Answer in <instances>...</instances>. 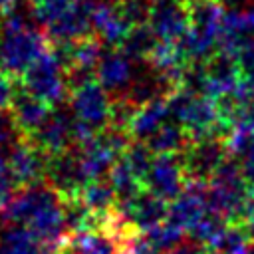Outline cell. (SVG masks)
Here are the masks:
<instances>
[{
    "label": "cell",
    "instance_id": "obj_1",
    "mask_svg": "<svg viewBox=\"0 0 254 254\" xmlns=\"http://www.w3.org/2000/svg\"><path fill=\"white\" fill-rule=\"evenodd\" d=\"M250 185L236 157H226L208 181V208L228 224H242Z\"/></svg>",
    "mask_w": 254,
    "mask_h": 254
},
{
    "label": "cell",
    "instance_id": "obj_2",
    "mask_svg": "<svg viewBox=\"0 0 254 254\" xmlns=\"http://www.w3.org/2000/svg\"><path fill=\"white\" fill-rule=\"evenodd\" d=\"M169 111L179 125L189 133L190 141L220 133V117L216 99L200 93H189L185 89H173L167 95ZM224 139V137H222Z\"/></svg>",
    "mask_w": 254,
    "mask_h": 254
},
{
    "label": "cell",
    "instance_id": "obj_3",
    "mask_svg": "<svg viewBox=\"0 0 254 254\" xmlns=\"http://www.w3.org/2000/svg\"><path fill=\"white\" fill-rule=\"evenodd\" d=\"M52 42L48 40L46 32H38L34 28H24L18 32H2L0 38V67L16 75L18 79L22 73L32 67L48 50Z\"/></svg>",
    "mask_w": 254,
    "mask_h": 254
},
{
    "label": "cell",
    "instance_id": "obj_4",
    "mask_svg": "<svg viewBox=\"0 0 254 254\" xmlns=\"http://www.w3.org/2000/svg\"><path fill=\"white\" fill-rule=\"evenodd\" d=\"M18 81L24 89L54 107H58L64 99H69V83L65 77V69L52 48L32 67H28Z\"/></svg>",
    "mask_w": 254,
    "mask_h": 254
},
{
    "label": "cell",
    "instance_id": "obj_5",
    "mask_svg": "<svg viewBox=\"0 0 254 254\" xmlns=\"http://www.w3.org/2000/svg\"><path fill=\"white\" fill-rule=\"evenodd\" d=\"M69 105L77 119L89 123L93 129L103 131L109 125L111 99L107 89L97 77H91L69 89Z\"/></svg>",
    "mask_w": 254,
    "mask_h": 254
},
{
    "label": "cell",
    "instance_id": "obj_6",
    "mask_svg": "<svg viewBox=\"0 0 254 254\" xmlns=\"http://www.w3.org/2000/svg\"><path fill=\"white\" fill-rule=\"evenodd\" d=\"M48 159L50 155H46L38 145L20 137L8 155V169L16 190L44 185L48 179Z\"/></svg>",
    "mask_w": 254,
    "mask_h": 254
},
{
    "label": "cell",
    "instance_id": "obj_7",
    "mask_svg": "<svg viewBox=\"0 0 254 254\" xmlns=\"http://www.w3.org/2000/svg\"><path fill=\"white\" fill-rule=\"evenodd\" d=\"M46 183L60 194L62 202L77 200L81 196V190L89 181L83 175L77 147L58 155H50Z\"/></svg>",
    "mask_w": 254,
    "mask_h": 254
},
{
    "label": "cell",
    "instance_id": "obj_8",
    "mask_svg": "<svg viewBox=\"0 0 254 254\" xmlns=\"http://www.w3.org/2000/svg\"><path fill=\"white\" fill-rule=\"evenodd\" d=\"M181 157L185 163L187 179L208 183L216 173V169L228 157V151L222 137L208 135V137L190 141V145L185 149V153H181Z\"/></svg>",
    "mask_w": 254,
    "mask_h": 254
},
{
    "label": "cell",
    "instance_id": "obj_9",
    "mask_svg": "<svg viewBox=\"0 0 254 254\" xmlns=\"http://www.w3.org/2000/svg\"><path fill=\"white\" fill-rule=\"evenodd\" d=\"M129 242L109 230H67L56 244L54 254H125Z\"/></svg>",
    "mask_w": 254,
    "mask_h": 254
},
{
    "label": "cell",
    "instance_id": "obj_10",
    "mask_svg": "<svg viewBox=\"0 0 254 254\" xmlns=\"http://www.w3.org/2000/svg\"><path fill=\"white\" fill-rule=\"evenodd\" d=\"M187 185V171L181 155H155L145 177V189L165 200H175Z\"/></svg>",
    "mask_w": 254,
    "mask_h": 254
},
{
    "label": "cell",
    "instance_id": "obj_11",
    "mask_svg": "<svg viewBox=\"0 0 254 254\" xmlns=\"http://www.w3.org/2000/svg\"><path fill=\"white\" fill-rule=\"evenodd\" d=\"M60 194L48 185H36V187H28V189H20L14 192V196L10 198V202L6 204V208L2 210V216L8 224H22L26 226L38 212H42L44 208L60 202Z\"/></svg>",
    "mask_w": 254,
    "mask_h": 254
},
{
    "label": "cell",
    "instance_id": "obj_12",
    "mask_svg": "<svg viewBox=\"0 0 254 254\" xmlns=\"http://www.w3.org/2000/svg\"><path fill=\"white\" fill-rule=\"evenodd\" d=\"M97 0H75L58 20L44 26L46 36L52 44H67L89 34H95L91 24L93 6Z\"/></svg>",
    "mask_w": 254,
    "mask_h": 254
},
{
    "label": "cell",
    "instance_id": "obj_13",
    "mask_svg": "<svg viewBox=\"0 0 254 254\" xmlns=\"http://www.w3.org/2000/svg\"><path fill=\"white\" fill-rule=\"evenodd\" d=\"M149 26L159 40L181 42L190 28V16L185 0H153Z\"/></svg>",
    "mask_w": 254,
    "mask_h": 254
},
{
    "label": "cell",
    "instance_id": "obj_14",
    "mask_svg": "<svg viewBox=\"0 0 254 254\" xmlns=\"http://www.w3.org/2000/svg\"><path fill=\"white\" fill-rule=\"evenodd\" d=\"M54 105H50L48 101L36 97L34 93H30L28 89H24L22 85L18 87L12 105H10V115L14 119V125L20 133L22 139H30L32 135H36L46 121L52 117L54 113Z\"/></svg>",
    "mask_w": 254,
    "mask_h": 254
},
{
    "label": "cell",
    "instance_id": "obj_15",
    "mask_svg": "<svg viewBox=\"0 0 254 254\" xmlns=\"http://www.w3.org/2000/svg\"><path fill=\"white\" fill-rule=\"evenodd\" d=\"M208 210V183L187 179L183 192L169 202V218L177 226H181L187 234L192 224Z\"/></svg>",
    "mask_w": 254,
    "mask_h": 254
},
{
    "label": "cell",
    "instance_id": "obj_16",
    "mask_svg": "<svg viewBox=\"0 0 254 254\" xmlns=\"http://www.w3.org/2000/svg\"><path fill=\"white\" fill-rule=\"evenodd\" d=\"M117 208L141 234H147L169 218V200L149 192L147 189L133 200L119 202Z\"/></svg>",
    "mask_w": 254,
    "mask_h": 254
},
{
    "label": "cell",
    "instance_id": "obj_17",
    "mask_svg": "<svg viewBox=\"0 0 254 254\" xmlns=\"http://www.w3.org/2000/svg\"><path fill=\"white\" fill-rule=\"evenodd\" d=\"M28 141L38 145L46 155H58V153L73 149L75 147V143H73V117L64 113V111L54 109V113L46 121V125L36 135H32Z\"/></svg>",
    "mask_w": 254,
    "mask_h": 254
},
{
    "label": "cell",
    "instance_id": "obj_18",
    "mask_svg": "<svg viewBox=\"0 0 254 254\" xmlns=\"http://www.w3.org/2000/svg\"><path fill=\"white\" fill-rule=\"evenodd\" d=\"M91 24L95 34L109 46L117 48L123 38L129 34V30L133 28L123 14L117 8V2H107V0H97L93 6V14H91Z\"/></svg>",
    "mask_w": 254,
    "mask_h": 254
},
{
    "label": "cell",
    "instance_id": "obj_19",
    "mask_svg": "<svg viewBox=\"0 0 254 254\" xmlns=\"http://www.w3.org/2000/svg\"><path fill=\"white\" fill-rule=\"evenodd\" d=\"M169 117H171V111H169L167 95H159V97L139 105V109L129 125V135L137 141H147L159 127H163L167 123Z\"/></svg>",
    "mask_w": 254,
    "mask_h": 254
},
{
    "label": "cell",
    "instance_id": "obj_20",
    "mask_svg": "<svg viewBox=\"0 0 254 254\" xmlns=\"http://www.w3.org/2000/svg\"><path fill=\"white\" fill-rule=\"evenodd\" d=\"M131 71H133L131 60L119 50H115L101 58L95 73L107 91H117L131 81Z\"/></svg>",
    "mask_w": 254,
    "mask_h": 254
},
{
    "label": "cell",
    "instance_id": "obj_21",
    "mask_svg": "<svg viewBox=\"0 0 254 254\" xmlns=\"http://www.w3.org/2000/svg\"><path fill=\"white\" fill-rule=\"evenodd\" d=\"M155 155H181L190 145L189 133L179 123H165L145 141Z\"/></svg>",
    "mask_w": 254,
    "mask_h": 254
},
{
    "label": "cell",
    "instance_id": "obj_22",
    "mask_svg": "<svg viewBox=\"0 0 254 254\" xmlns=\"http://www.w3.org/2000/svg\"><path fill=\"white\" fill-rule=\"evenodd\" d=\"M107 181H109L111 187L115 189L119 202L133 200L135 196H139V194L145 190V183L131 171V167L125 163L123 157H119V159L115 161V165L109 169Z\"/></svg>",
    "mask_w": 254,
    "mask_h": 254
},
{
    "label": "cell",
    "instance_id": "obj_23",
    "mask_svg": "<svg viewBox=\"0 0 254 254\" xmlns=\"http://www.w3.org/2000/svg\"><path fill=\"white\" fill-rule=\"evenodd\" d=\"M79 200L91 212H109V210H113V208L119 206L117 192L111 187V183L107 181V177L105 179H93V181H89L83 187Z\"/></svg>",
    "mask_w": 254,
    "mask_h": 254
},
{
    "label": "cell",
    "instance_id": "obj_24",
    "mask_svg": "<svg viewBox=\"0 0 254 254\" xmlns=\"http://www.w3.org/2000/svg\"><path fill=\"white\" fill-rule=\"evenodd\" d=\"M0 254H42V246L26 226L8 224L0 232Z\"/></svg>",
    "mask_w": 254,
    "mask_h": 254
},
{
    "label": "cell",
    "instance_id": "obj_25",
    "mask_svg": "<svg viewBox=\"0 0 254 254\" xmlns=\"http://www.w3.org/2000/svg\"><path fill=\"white\" fill-rule=\"evenodd\" d=\"M159 42V38L155 36V32L151 30L149 24H141V26H133L129 30V34L123 38V42L115 48L121 54H125L131 62L133 60H145L149 58L151 50L155 48V44Z\"/></svg>",
    "mask_w": 254,
    "mask_h": 254
},
{
    "label": "cell",
    "instance_id": "obj_26",
    "mask_svg": "<svg viewBox=\"0 0 254 254\" xmlns=\"http://www.w3.org/2000/svg\"><path fill=\"white\" fill-rule=\"evenodd\" d=\"M187 232L181 228V226H177L175 222H171V220H165V222H161L159 226H155L153 230H149L147 234H145V238L157 248V250H171V248H175L177 244H181L183 242V236H185Z\"/></svg>",
    "mask_w": 254,
    "mask_h": 254
},
{
    "label": "cell",
    "instance_id": "obj_27",
    "mask_svg": "<svg viewBox=\"0 0 254 254\" xmlns=\"http://www.w3.org/2000/svg\"><path fill=\"white\" fill-rule=\"evenodd\" d=\"M73 2L75 0H44V2L36 4V6H32V14L40 24L48 26L54 20H58Z\"/></svg>",
    "mask_w": 254,
    "mask_h": 254
},
{
    "label": "cell",
    "instance_id": "obj_28",
    "mask_svg": "<svg viewBox=\"0 0 254 254\" xmlns=\"http://www.w3.org/2000/svg\"><path fill=\"white\" fill-rule=\"evenodd\" d=\"M20 139V133L14 125L10 111H0V151L12 149Z\"/></svg>",
    "mask_w": 254,
    "mask_h": 254
},
{
    "label": "cell",
    "instance_id": "obj_29",
    "mask_svg": "<svg viewBox=\"0 0 254 254\" xmlns=\"http://www.w3.org/2000/svg\"><path fill=\"white\" fill-rule=\"evenodd\" d=\"M14 192H16V185H14L10 169H8V159H4L2 151H0V212L6 208V204L10 202Z\"/></svg>",
    "mask_w": 254,
    "mask_h": 254
},
{
    "label": "cell",
    "instance_id": "obj_30",
    "mask_svg": "<svg viewBox=\"0 0 254 254\" xmlns=\"http://www.w3.org/2000/svg\"><path fill=\"white\" fill-rule=\"evenodd\" d=\"M16 75H12L10 71H6L4 67H0V111H8L12 105V99L18 91L16 87Z\"/></svg>",
    "mask_w": 254,
    "mask_h": 254
},
{
    "label": "cell",
    "instance_id": "obj_31",
    "mask_svg": "<svg viewBox=\"0 0 254 254\" xmlns=\"http://www.w3.org/2000/svg\"><path fill=\"white\" fill-rule=\"evenodd\" d=\"M169 254H208V248L204 244H200V242H194V244H190V242L183 244L181 242L175 248H171Z\"/></svg>",
    "mask_w": 254,
    "mask_h": 254
},
{
    "label": "cell",
    "instance_id": "obj_32",
    "mask_svg": "<svg viewBox=\"0 0 254 254\" xmlns=\"http://www.w3.org/2000/svg\"><path fill=\"white\" fill-rule=\"evenodd\" d=\"M242 173H244V179L248 181V185H254V147L242 157Z\"/></svg>",
    "mask_w": 254,
    "mask_h": 254
},
{
    "label": "cell",
    "instance_id": "obj_33",
    "mask_svg": "<svg viewBox=\"0 0 254 254\" xmlns=\"http://www.w3.org/2000/svg\"><path fill=\"white\" fill-rule=\"evenodd\" d=\"M18 0H0V18H4L8 12H12L16 8Z\"/></svg>",
    "mask_w": 254,
    "mask_h": 254
},
{
    "label": "cell",
    "instance_id": "obj_34",
    "mask_svg": "<svg viewBox=\"0 0 254 254\" xmlns=\"http://www.w3.org/2000/svg\"><path fill=\"white\" fill-rule=\"evenodd\" d=\"M32 6H36V4H40V2H44V0H28Z\"/></svg>",
    "mask_w": 254,
    "mask_h": 254
}]
</instances>
